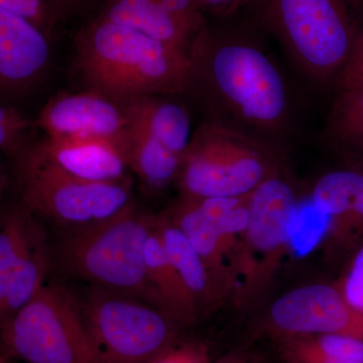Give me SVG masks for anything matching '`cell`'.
<instances>
[{"label": "cell", "mask_w": 363, "mask_h": 363, "mask_svg": "<svg viewBox=\"0 0 363 363\" xmlns=\"http://www.w3.org/2000/svg\"><path fill=\"white\" fill-rule=\"evenodd\" d=\"M190 59L189 89L201 88L219 114L215 123L267 143V138L283 131L290 114L288 87L259 45L217 37L204 26L191 45Z\"/></svg>", "instance_id": "1"}, {"label": "cell", "mask_w": 363, "mask_h": 363, "mask_svg": "<svg viewBox=\"0 0 363 363\" xmlns=\"http://www.w3.org/2000/svg\"><path fill=\"white\" fill-rule=\"evenodd\" d=\"M75 52L89 90L116 101L181 94L190 87L188 52L99 16L79 30Z\"/></svg>", "instance_id": "2"}, {"label": "cell", "mask_w": 363, "mask_h": 363, "mask_svg": "<svg viewBox=\"0 0 363 363\" xmlns=\"http://www.w3.org/2000/svg\"><path fill=\"white\" fill-rule=\"evenodd\" d=\"M155 221L156 216L140 211L133 203L109 220L66 230L58 247L61 266L73 278L92 286L161 309L147 279L145 255Z\"/></svg>", "instance_id": "3"}, {"label": "cell", "mask_w": 363, "mask_h": 363, "mask_svg": "<svg viewBox=\"0 0 363 363\" xmlns=\"http://www.w3.org/2000/svg\"><path fill=\"white\" fill-rule=\"evenodd\" d=\"M362 0H266L267 25L301 70L317 80L338 77L363 23Z\"/></svg>", "instance_id": "4"}, {"label": "cell", "mask_w": 363, "mask_h": 363, "mask_svg": "<svg viewBox=\"0 0 363 363\" xmlns=\"http://www.w3.org/2000/svg\"><path fill=\"white\" fill-rule=\"evenodd\" d=\"M0 345L6 357L28 363H101L82 307L60 285H45L0 322Z\"/></svg>", "instance_id": "5"}, {"label": "cell", "mask_w": 363, "mask_h": 363, "mask_svg": "<svg viewBox=\"0 0 363 363\" xmlns=\"http://www.w3.org/2000/svg\"><path fill=\"white\" fill-rule=\"evenodd\" d=\"M276 173L269 143L209 121L193 133L178 180L186 197H242Z\"/></svg>", "instance_id": "6"}, {"label": "cell", "mask_w": 363, "mask_h": 363, "mask_svg": "<svg viewBox=\"0 0 363 363\" xmlns=\"http://www.w3.org/2000/svg\"><path fill=\"white\" fill-rule=\"evenodd\" d=\"M16 154L23 206L66 230L109 220L133 204L128 178L111 183L82 180L48 161L35 145Z\"/></svg>", "instance_id": "7"}, {"label": "cell", "mask_w": 363, "mask_h": 363, "mask_svg": "<svg viewBox=\"0 0 363 363\" xmlns=\"http://www.w3.org/2000/svg\"><path fill=\"white\" fill-rule=\"evenodd\" d=\"M81 307L101 363H152L180 341V325L130 296L91 286Z\"/></svg>", "instance_id": "8"}, {"label": "cell", "mask_w": 363, "mask_h": 363, "mask_svg": "<svg viewBox=\"0 0 363 363\" xmlns=\"http://www.w3.org/2000/svg\"><path fill=\"white\" fill-rule=\"evenodd\" d=\"M248 221L241 242L243 291L257 292L279 266L290 247L291 224L298 202L291 184L274 174L248 194Z\"/></svg>", "instance_id": "9"}, {"label": "cell", "mask_w": 363, "mask_h": 363, "mask_svg": "<svg viewBox=\"0 0 363 363\" xmlns=\"http://www.w3.org/2000/svg\"><path fill=\"white\" fill-rule=\"evenodd\" d=\"M269 323L277 337L340 334L363 339V314L337 286L313 284L294 289L272 305Z\"/></svg>", "instance_id": "10"}, {"label": "cell", "mask_w": 363, "mask_h": 363, "mask_svg": "<svg viewBox=\"0 0 363 363\" xmlns=\"http://www.w3.org/2000/svg\"><path fill=\"white\" fill-rule=\"evenodd\" d=\"M35 123L47 138H105L124 143L130 128L123 102L93 90L52 98Z\"/></svg>", "instance_id": "11"}, {"label": "cell", "mask_w": 363, "mask_h": 363, "mask_svg": "<svg viewBox=\"0 0 363 363\" xmlns=\"http://www.w3.org/2000/svg\"><path fill=\"white\" fill-rule=\"evenodd\" d=\"M50 45L44 30L0 7V92L32 85L47 68Z\"/></svg>", "instance_id": "12"}, {"label": "cell", "mask_w": 363, "mask_h": 363, "mask_svg": "<svg viewBox=\"0 0 363 363\" xmlns=\"http://www.w3.org/2000/svg\"><path fill=\"white\" fill-rule=\"evenodd\" d=\"M43 156L66 173L91 182L125 180V143L105 138H45L35 145Z\"/></svg>", "instance_id": "13"}, {"label": "cell", "mask_w": 363, "mask_h": 363, "mask_svg": "<svg viewBox=\"0 0 363 363\" xmlns=\"http://www.w3.org/2000/svg\"><path fill=\"white\" fill-rule=\"evenodd\" d=\"M147 274L156 293L160 307L180 326H193L199 315V305L169 260L156 221L145 248Z\"/></svg>", "instance_id": "14"}, {"label": "cell", "mask_w": 363, "mask_h": 363, "mask_svg": "<svg viewBox=\"0 0 363 363\" xmlns=\"http://www.w3.org/2000/svg\"><path fill=\"white\" fill-rule=\"evenodd\" d=\"M168 215L206 264L222 297L225 296L233 286V274L226 264L228 257L218 231L203 213L197 200L182 196Z\"/></svg>", "instance_id": "15"}, {"label": "cell", "mask_w": 363, "mask_h": 363, "mask_svg": "<svg viewBox=\"0 0 363 363\" xmlns=\"http://www.w3.org/2000/svg\"><path fill=\"white\" fill-rule=\"evenodd\" d=\"M131 124L157 138L167 149L184 157L192 133L191 118L184 105L157 96L123 102Z\"/></svg>", "instance_id": "16"}, {"label": "cell", "mask_w": 363, "mask_h": 363, "mask_svg": "<svg viewBox=\"0 0 363 363\" xmlns=\"http://www.w3.org/2000/svg\"><path fill=\"white\" fill-rule=\"evenodd\" d=\"M156 227L169 260L194 296L199 307L218 302L222 296L206 264L185 234L171 220L168 213L156 216Z\"/></svg>", "instance_id": "17"}, {"label": "cell", "mask_w": 363, "mask_h": 363, "mask_svg": "<svg viewBox=\"0 0 363 363\" xmlns=\"http://www.w3.org/2000/svg\"><path fill=\"white\" fill-rule=\"evenodd\" d=\"M98 16L190 52L193 40L164 11L161 0H102Z\"/></svg>", "instance_id": "18"}, {"label": "cell", "mask_w": 363, "mask_h": 363, "mask_svg": "<svg viewBox=\"0 0 363 363\" xmlns=\"http://www.w3.org/2000/svg\"><path fill=\"white\" fill-rule=\"evenodd\" d=\"M125 149L128 168L150 190H162L178 179L183 157L174 154L154 136L130 123Z\"/></svg>", "instance_id": "19"}, {"label": "cell", "mask_w": 363, "mask_h": 363, "mask_svg": "<svg viewBox=\"0 0 363 363\" xmlns=\"http://www.w3.org/2000/svg\"><path fill=\"white\" fill-rule=\"evenodd\" d=\"M50 266L44 235L38 227L9 279L0 322L11 316L42 290Z\"/></svg>", "instance_id": "20"}, {"label": "cell", "mask_w": 363, "mask_h": 363, "mask_svg": "<svg viewBox=\"0 0 363 363\" xmlns=\"http://www.w3.org/2000/svg\"><path fill=\"white\" fill-rule=\"evenodd\" d=\"M359 169H339L330 172L318 180L312 192L315 207L332 219L329 235L334 241L342 230L352 207Z\"/></svg>", "instance_id": "21"}, {"label": "cell", "mask_w": 363, "mask_h": 363, "mask_svg": "<svg viewBox=\"0 0 363 363\" xmlns=\"http://www.w3.org/2000/svg\"><path fill=\"white\" fill-rule=\"evenodd\" d=\"M37 228L32 213L23 206L7 212L0 220V309L9 279Z\"/></svg>", "instance_id": "22"}, {"label": "cell", "mask_w": 363, "mask_h": 363, "mask_svg": "<svg viewBox=\"0 0 363 363\" xmlns=\"http://www.w3.org/2000/svg\"><path fill=\"white\" fill-rule=\"evenodd\" d=\"M329 130L341 142L363 150V83L339 86Z\"/></svg>", "instance_id": "23"}, {"label": "cell", "mask_w": 363, "mask_h": 363, "mask_svg": "<svg viewBox=\"0 0 363 363\" xmlns=\"http://www.w3.org/2000/svg\"><path fill=\"white\" fill-rule=\"evenodd\" d=\"M332 219L310 203L309 206H298L291 224L290 247L301 255L311 252L330 234Z\"/></svg>", "instance_id": "24"}, {"label": "cell", "mask_w": 363, "mask_h": 363, "mask_svg": "<svg viewBox=\"0 0 363 363\" xmlns=\"http://www.w3.org/2000/svg\"><path fill=\"white\" fill-rule=\"evenodd\" d=\"M336 286L348 304L363 314V240Z\"/></svg>", "instance_id": "25"}, {"label": "cell", "mask_w": 363, "mask_h": 363, "mask_svg": "<svg viewBox=\"0 0 363 363\" xmlns=\"http://www.w3.org/2000/svg\"><path fill=\"white\" fill-rule=\"evenodd\" d=\"M279 351L286 363H362L327 357L312 347L303 336L279 337Z\"/></svg>", "instance_id": "26"}, {"label": "cell", "mask_w": 363, "mask_h": 363, "mask_svg": "<svg viewBox=\"0 0 363 363\" xmlns=\"http://www.w3.org/2000/svg\"><path fill=\"white\" fill-rule=\"evenodd\" d=\"M30 125L20 112L0 104V150L16 154L23 147V133Z\"/></svg>", "instance_id": "27"}, {"label": "cell", "mask_w": 363, "mask_h": 363, "mask_svg": "<svg viewBox=\"0 0 363 363\" xmlns=\"http://www.w3.org/2000/svg\"><path fill=\"white\" fill-rule=\"evenodd\" d=\"M0 7L20 14L45 33L54 25L47 0H0Z\"/></svg>", "instance_id": "28"}, {"label": "cell", "mask_w": 363, "mask_h": 363, "mask_svg": "<svg viewBox=\"0 0 363 363\" xmlns=\"http://www.w3.org/2000/svg\"><path fill=\"white\" fill-rule=\"evenodd\" d=\"M360 238H363V169H359L350 213L335 241L341 245H350Z\"/></svg>", "instance_id": "29"}, {"label": "cell", "mask_w": 363, "mask_h": 363, "mask_svg": "<svg viewBox=\"0 0 363 363\" xmlns=\"http://www.w3.org/2000/svg\"><path fill=\"white\" fill-rule=\"evenodd\" d=\"M209 352L204 343L197 341L177 342L164 350L152 363H208Z\"/></svg>", "instance_id": "30"}, {"label": "cell", "mask_w": 363, "mask_h": 363, "mask_svg": "<svg viewBox=\"0 0 363 363\" xmlns=\"http://www.w3.org/2000/svg\"><path fill=\"white\" fill-rule=\"evenodd\" d=\"M338 86L363 83V28L358 35L347 63L339 74Z\"/></svg>", "instance_id": "31"}, {"label": "cell", "mask_w": 363, "mask_h": 363, "mask_svg": "<svg viewBox=\"0 0 363 363\" xmlns=\"http://www.w3.org/2000/svg\"><path fill=\"white\" fill-rule=\"evenodd\" d=\"M99 0H47L52 23L65 20L68 16L79 13L83 9Z\"/></svg>", "instance_id": "32"}, {"label": "cell", "mask_w": 363, "mask_h": 363, "mask_svg": "<svg viewBox=\"0 0 363 363\" xmlns=\"http://www.w3.org/2000/svg\"><path fill=\"white\" fill-rule=\"evenodd\" d=\"M196 6L202 11L219 14V16H229L235 13L252 0H194Z\"/></svg>", "instance_id": "33"}, {"label": "cell", "mask_w": 363, "mask_h": 363, "mask_svg": "<svg viewBox=\"0 0 363 363\" xmlns=\"http://www.w3.org/2000/svg\"><path fill=\"white\" fill-rule=\"evenodd\" d=\"M216 363H252L250 355L245 350H236L228 353Z\"/></svg>", "instance_id": "34"}, {"label": "cell", "mask_w": 363, "mask_h": 363, "mask_svg": "<svg viewBox=\"0 0 363 363\" xmlns=\"http://www.w3.org/2000/svg\"><path fill=\"white\" fill-rule=\"evenodd\" d=\"M4 174H2L1 167H0V195H1L2 190H4Z\"/></svg>", "instance_id": "35"}, {"label": "cell", "mask_w": 363, "mask_h": 363, "mask_svg": "<svg viewBox=\"0 0 363 363\" xmlns=\"http://www.w3.org/2000/svg\"><path fill=\"white\" fill-rule=\"evenodd\" d=\"M0 363H7L6 355L2 350L1 345H0Z\"/></svg>", "instance_id": "36"}]
</instances>
